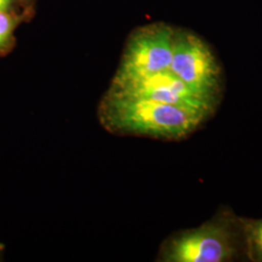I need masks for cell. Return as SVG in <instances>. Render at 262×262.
Returning <instances> with one entry per match:
<instances>
[{"label":"cell","mask_w":262,"mask_h":262,"mask_svg":"<svg viewBox=\"0 0 262 262\" xmlns=\"http://www.w3.org/2000/svg\"><path fill=\"white\" fill-rule=\"evenodd\" d=\"M97 116L104 128L115 135L167 141L187 138L210 117L175 105L109 91L99 103Z\"/></svg>","instance_id":"1"},{"label":"cell","mask_w":262,"mask_h":262,"mask_svg":"<svg viewBox=\"0 0 262 262\" xmlns=\"http://www.w3.org/2000/svg\"><path fill=\"white\" fill-rule=\"evenodd\" d=\"M109 92L161 103L171 104L204 113L209 116L215 111L216 105L194 94L170 70L126 81H113Z\"/></svg>","instance_id":"5"},{"label":"cell","mask_w":262,"mask_h":262,"mask_svg":"<svg viewBox=\"0 0 262 262\" xmlns=\"http://www.w3.org/2000/svg\"><path fill=\"white\" fill-rule=\"evenodd\" d=\"M14 0H0V12H9Z\"/></svg>","instance_id":"8"},{"label":"cell","mask_w":262,"mask_h":262,"mask_svg":"<svg viewBox=\"0 0 262 262\" xmlns=\"http://www.w3.org/2000/svg\"><path fill=\"white\" fill-rule=\"evenodd\" d=\"M19 19L9 12H0V56L9 51L14 41V31Z\"/></svg>","instance_id":"7"},{"label":"cell","mask_w":262,"mask_h":262,"mask_svg":"<svg viewBox=\"0 0 262 262\" xmlns=\"http://www.w3.org/2000/svg\"><path fill=\"white\" fill-rule=\"evenodd\" d=\"M175 29L152 24L132 33L124 49L114 82L154 75L169 70Z\"/></svg>","instance_id":"4"},{"label":"cell","mask_w":262,"mask_h":262,"mask_svg":"<svg viewBox=\"0 0 262 262\" xmlns=\"http://www.w3.org/2000/svg\"><path fill=\"white\" fill-rule=\"evenodd\" d=\"M244 242L239 217L222 210L196 228L171 235L160 247L159 261L225 262L233 260Z\"/></svg>","instance_id":"2"},{"label":"cell","mask_w":262,"mask_h":262,"mask_svg":"<svg viewBox=\"0 0 262 262\" xmlns=\"http://www.w3.org/2000/svg\"><path fill=\"white\" fill-rule=\"evenodd\" d=\"M169 70L200 97L217 103L222 70L212 50L192 32L175 30Z\"/></svg>","instance_id":"3"},{"label":"cell","mask_w":262,"mask_h":262,"mask_svg":"<svg viewBox=\"0 0 262 262\" xmlns=\"http://www.w3.org/2000/svg\"><path fill=\"white\" fill-rule=\"evenodd\" d=\"M239 222L247 256L252 261L262 262V219L239 217Z\"/></svg>","instance_id":"6"}]
</instances>
